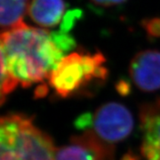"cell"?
<instances>
[{
	"instance_id": "cell-1",
	"label": "cell",
	"mask_w": 160,
	"mask_h": 160,
	"mask_svg": "<svg viewBox=\"0 0 160 160\" xmlns=\"http://www.w3.org/2000/svg\"><path fill=\"white\" fill-rule=\"evenodd\" d=\"M65 55L47 29L23 22L1 34V67L23 87L49 79Z\"/></svg>"
},
{
	"instance_id": "cell-2",
	"label": "cell",
	"mask_w": 160,
	"mask_h": 160,
	"mask_svg": "<svg viewBox=\"0 0 160 160\" xmlns=\"http://www.w3.org/2000/svg\"><path fill=\"white\" fill-rule=\"evenodd\" d=\"M106 59L101 52L80 50L61 60L49 78L50 86L59 97H92L108 78Z\"/></svg>"
},
{
	"instance_id": "cell-3",
	"label": "cell",
	"mask_w": 160,
	"mask_h": 160,
	"mask_svg": "<svg viewBox=\"0 0 160 160\" xmlns=\"http://www.w3.org/2000/svg\"><path fill=\"white\" fill-rule=\"evenodd\" d=\"M56 149L49 134L33 118L9 113L0 120V160H54Z\"/></svg>"
},
{
	"instance_id": "cell-4",
	"label": "cell",
	"mask_w": 160,
	"mask_h": 160,
	"mask_svg": "<svg viewBox=\"0 0 160 160\" xmlns=\"http://www.w3.org/2000/svg\"><path fill=\"white\" fill-rule=\"evenodd\" d=\"M90 128L105 142L114 144L124 141L131 134L133 118L125 105L105 103L92 115Z\"/></svg>"
},
{
	"instance_id": "cell-5",
	"label": "cell",
	"mask_w": 160,
	"mask_h": 160,
	"mask_svg": "<svg viewBox=\"0 0 160 160\" xmlns=\"http://www.w3.org/2000/svg\"><path fill=\"white\" fill-rule=\"evenodd\" d=\"M133 84L141 91L151 92L160 89V51L146 50L138 52L129 66Z\"/></svg>"
},
{
	"instance_id": "cell-6",
	"label": "cell",
	"mask_w": 160,
	"mask_h": 160,
	"mask_svg": "<svg viewBox=\"0 0 160 160\" xmlns=\"http://www.w3.org/2000/svg\"><path fill=\"white\" fill-rule=\"evenodd\" d=\"M139 120L142 132V154L147 160H160V98L143 104Z\"/></svg>"
},
{
	"instance_id": "cell-7",
	"label": "cell",
	"mask_w": 160,
	"mask_h": 160,
	"mask_svg": "<svg viewBox=\"0 0 160 160\" xmlns=\"http://www.w3.org/2000/svg\"><path fill=\"white\" fill-rule=\"evenodd\" d=\"M65 11L64 0H32L28 12L42 28H53L61 22Z\"/></svg>"
},
{
	"instance_id": "cell-8",
	"label": "cell",
	"mask_w": 160,
	"mask_h": 160,
	"mask_svg": "<svg viewBox=\"0 0 160 160\" xmlns=\"http://www.w3.org/2000/svg\"><path fill=\"white\" fill-rule=\"evenodd\" d=\"M70 141L89 149L96 160H115L114 144L105 142L92 130H86L80 135H74L70 138Z\"/></svg>"
},
{
	"instance_id": "cell-9",
	"label": "cell",
	"mask_w": 160,
	"mask_h": 160,
	"mask_svg": "<svg viewBox=\"0 0 160 160\" xmlns=\"http://www.w3.org/2000/svg\"><path fill=\"white\" fill-rule=\"evenodd\" d=\"M29 0H1V29L8 31L23 23Z\"/></svg>"
},
{
	"instance_id": "cell-10",
	"label": "cell",
	"mask_w": 160,
	"mask_h": 160,
	"mask_svg": "<svg viewBox=\"0 0 160 160\" xmlns=\"http://www.w3.org/2000/svg\"><path fill=\"white\" fill-rule=\"evenodd\" d=\"M54 160H96L91 151L79 143L70 141L56 149Z\"/></svg>"
},
{
	"instance_id": "cell-11",
	"label": "cell",
	"mask_w": 160,
	"mask_h": 160,
	"mask_svg": "<svg viewBox=\"0 0 160 160\" xmlns=\"http://www.w3.org/2000/svg\"><path fill=\"white\" fill-rule=\"evenodd\" d=\"M142 27L149 37L160 38V18H152L144 20Z\"/></svg>"
},
{
	"instance_id": "cell-12",
	"label": "cell",
	"mask_w": 160,
	"mask_h": 160,
	"mask_svg": "<svg viewBox=\"0 0 160 160\" xmlns=\"http://www.w3.org/2000/svg\"><path fill=\"white\" fill-rule=\"evenodd\" d=\"M94 5L102 7H109V6H118L120 4L125 3L126 0H90Z\"/></svg>"
},
{
	"instance_id": "cell-13",
	"label": "cell",
	"mask_w": 160,
	"mask_h": 160,
	"mask_svg": "<svg viewBox=\"0 0 160 160\" xmlns=\"http://www.w3.org/2000/svg\"><path fill=\"white\" fill-rule=\"evenodd\" d=\"M117 88H118V90L119 92V93H121L122 95L127 94V93L129 92V86H128V83L123 81V80L119 81V83H118V86H117Z\"/></svg>"
},
{
	"instance_id": "cell-14",
	"label": "cell",
	"mask_w": 160,
	"mask_h": 160,
	"mask_svg": "<svg viewBox=\"0 0 160 160\" xmlns=\"http://www.w3.org/2000/svg\"><path fill=\"white\" fill-rule=\"evenodd\" d=\"M122 160H138V158L137 157L134 156L133 154H132V153H127V154H126L123 157Z\"/></svg>"
}]
</instances>
